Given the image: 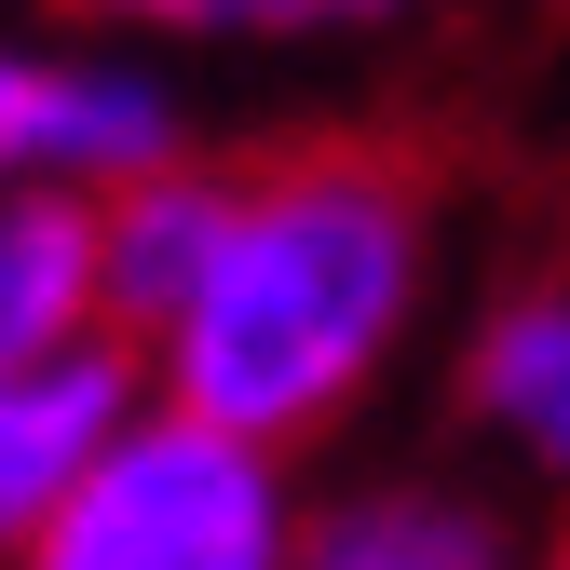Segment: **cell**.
<instances>
[{
    "label": "cell",
    "instance_id": "cell-2",
    "mask_svg": "<svg viewBox=\"0 0 570 570\" xmlns=\"http://www.w3.org/2000/svg\"><path fill=\"white\" fill-rule=\"evenodd\" d=\"M28 570H299V517H285L272 449L164 407L109 435V462L55 503Z\"/></svg>",
    "mask_w": 570,
    "mask_h": 570
},
{
    "label": "cell",
    "instance_id": "cell-3",
    "mask_svg": "<svg viewBox=\"0 0 570 570\" xmlns=\"http://www.w3.org/2000/svg\"><path fill=\"white\" fill-rule=\"evenodd\" d=\"M190 164L177 150V109L136 82V68H68V55H14L0 41V204L14 190H136Z\"/></svg>",
    "mask_w": 570,
    "mask_h": 570
},
{
    "label": "cell",
    "instance_id": "cell-5",
    "mask_svg": "<svg viewBox=\"0 0 570 570\" xmlns=\"http://www.w3.org/2000/svg\"><path fill=\"white\" fill-rule=\"evenodd\" d=\"M232 190H245V164H164V177H136V190L96 204V232H109V326L136 353H164L190 326L204 272L232 245Z\"/></svg>",
    "mask_w": 570,
    "mask_h": 570
},
{
    "label": "cell",
    "instance_id": "cell-8",
    "mask_svg": "<svg viewBox=\"0 0 570 570\" xmlns=\"http://www.w3.org/2000/svg\"><path fill=\"white\" fill-rule=\"evenodd\" d=\"M299 570H517L503 530H489L475 503H449V489H381V503H340Z\"/></svg>",
    "mask_w": 570,
    "mask_h": 570
},
{
    "label": "cell",
    "instance_id": "cell-10",
    "mask_svg": "<svg viewBox=\"0 0 570 570\" xmlns=\"http://www.w3.org/2000/svg\"><path fill=\"white\" fill-rule=\"evenodd\" d=\"M543 570H570V543H557V557H543Z\"/></svg>",
    "mask_w": 570,
    "mask_h": 570
},
{
    "label": "cell",
    "instance_id": "cell-6",
    "mask_svg": "<svg viewBox=\"0 0 570 570\" xmlns=\"http://www.w3.org/2000/svg\"><path fill=\"white\" fill-rule=\"evenodd\" d=\"M109 340V232L96 190H14L0 204V381L68 367Z\"/></svg>",
    "mask_w": 570,
    "mask_h": 570
},
{
    "label": "cell",
    "instance_id": "cell-7",
    "mask_svg": "<svg viewBox=\"0 0 570 570\" xmlns=\"http://www.w3.org/2000/svg\"><path fill=\"white\" fill-rule=\"evenodd\" d=\"M475 407L503 421L530 462H557V475H570V285H530V299H503V326L475 340Z\"/></svg>",
    "mask_w": 570,
    "mask_h": 570
},
{
    "label": "cell",
    "instance_id": "cell-4",
    "mask_svg": "<svg viewBox=\"0 0 570 570\" xmlns=\"http://www.w3.org/2000/svg\"><path fill=\"white\" fill-rule=\"evenodd\" d=\"M122 407H136V340H96V353H68V367L0 381V543H14V557L55 530L68 489L109 462Z\"/></svg>",
    "mask_w": 570,
    "mask_h": 570
},
{
    "label": "cell",
    "instance_id": "cell-9",
    "mask_svg": "<svg viewBox=\"0 0 570 570\" xmlns=\"http://www.w3.org/2000/svg\"><path fill=\"white\" fill-rule=\"evenodd\" d=\"M96 28H164V41H340V28H394L407 0H55Z\"/></svg>",
    "mask_w": 570,
    "mask_h": 570
},
{
    "label": "cell",
    "instance_id": "cell-1",
    "mask_svg": "<svg viewBox=\"0 0 570 570\" xmlns=\"http://www.w3.org/2000/svg\"><path fill=\"white\" fill-rule=\"evenodd\" d=\"M435 258V164L407 136H285L245 150L232 245L204 272L190 326L164 340V407L218 421L245 449H285L381 381V353L421 313Z\"/></svg>",
    "mask_w": 570,
    "mask_h": 570
}]
</instances>
